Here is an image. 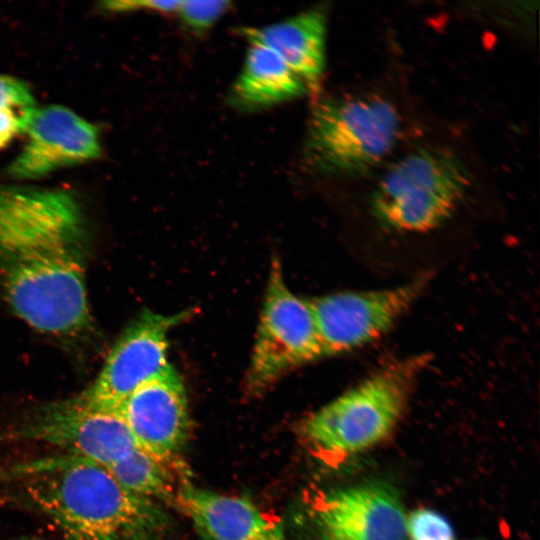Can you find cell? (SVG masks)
I'll use <instances>...</instances> for the list:
<instances>
[{
  "label": "cell",
  "mask_w": 540,
  "mask_h": 540,
  "mask_svg": "<svg viewBox=\"0 0 540 540\" xmlns=\"http://www.w3.org/2000/svg\"><path fill=\"white\" fill-rule=\"evenodd\" d=\"M229 5V2L222 0L181 1L176 13L191 30L201 33L217 22Z\"/></svg>",
  "instance_id": "obj_17"
},
{
  "label": "cell",
  "mask_w": 540,
  "mask_h": 540,
  "mask_svg": "<svg viewBox=\"0 0 540 540\" xmlns=\"http://www.w3.org/2000/svg\"><path fill=\"white\" fill-rule=\"evenodd\" d=\"M470 186L468 169L453 152L419 148L383 174L372 193V214L391 230L428 232L452 216Z\"/></svg>",
  "instance_id": "obj_4"
},
{
  "label": "cell",
  "mask_w": 540,
  "mask_h": 540,
  "mask_svg": "<svg viewBox=\"0 0 540 540\" xmlns=\"http://www.w3.org/2000/svg\"><path fill=\"white\" fill-rule=\"evenodd\" d=\"M399 129L398 112L382 98L322 100L309 121L308 159L325 173L361 175L387 156Z\"/></svg>",
  "instance_id": "obj_5"
},
{
  "label": "cell",
  "mask_w": 540,
  "mask_h": 540,
  "mask_svg": "<svg viewBox=\"0 0 540 540\" xmlns=\"http://www.w3.org/2000/svg\"><path fill=\"white\" fill-rule=\"evenodd\" d=\"M23 540H34V539H23Z\"/></svg>",
  "instance_id": "obj_22"
},
{
  "label": "cell",
  "mask_w": 540,
  "mask_h": 540,
  "mask_svg": "<svg viewBox=\"0 0 540 540\" xmlns=\"http://www.w3.org/2000/svg\"><path fill=\"white\" fill-rule=\"evenodd\" d=\"M15 434L106 467L139 447L119 410L94 405L81 394L36 408Z\"/></svg>",
  "instance_id": "obj_7"
},
{
  "label": "cell",
  "mask_w": 540,
  "mask_h": 540,
  "mask_svg": "<svg viewBox=\"0 0 540 540\" xmlns=\"http://www.w3.org/2000/svg\"><path fill=\"white\" fill-rule=\"evenodd\" d=\"M89 250L74 192L0 183V288L26 324L57 337L90 327Z\"/></svg>",
  "instance_id": "obj_1"
},
{
  "label": "cell",
  "mask_w": 540,
  "mask_h": 540,
  "mask_svg": "<svg viewBox=\"0 0 540 540\" xmlns=\"http://www.w3.org/2000/svg\"><path fill=\"white\" fill-rule=\"evenodd\" d=\"M428 280L419 276L391 288L344 291L309 300L324 357L380 338L416 301Z\"/></svg>",
  "instance_id": "obj_8"
},
{
  "label": "cell",
  "mask_w": 540,
  "mask_h": 540,
  "mask_svg": "<svg viewBox=\"0 0 540 540\" xmlns=\"http://www.w3.org/2000/svg\"><path fill=\"white\" fill-rule=\"evenodd\" d=\"M181 1H156V0H117L105 1L101 4L102 9L110 12H128L135 10H148L159 13H176Z\"/></svg>",
  "instance_id": "obj_20"
},
{
  "label": "cell",
  "mask_w": 540,
  "mask_h": 540,
  "mask_svg": "<svg viewBox=\"0 0 540 540\" xmlns=\"http://www.w3.org/2000/svg\"><path fill=\"white\" fill-rule=\"evenodd\" d=\"M137 447L107 467L113 477L129 492L151 500H179L181 491L170 469V463Z\"/></svg>",
  "instance_id": "obj_16"
},
{
  "label": "cell",
  "mask_w": 540,
  "mask_h": 540,
  "mask_svg": "<svg viewBox=\"0 0 540 540\" xmlns=\"http://www.w3.org/2000/svg\"><path fill=\"white\" fill-rule=\"evenodd\" d=\"M35 107L33 94L24 81L0 74V110L19 109L26 113Z\"/></svg>",
  "instance_id": "obj_19"
},
{
  "label": "cell",
  "mask_w": 540,
  "mask_h": 540,
  "mask_svg": "<svg viewBox=\"0 0 540 540\" xmlns=\"http://www.w3.org/2000/svg\"><path fill=\"white\" fill-rule=\"evenodd\" d=\"M321 540H406L407 517L388 485L363 483L324 494L315 506Z\"/></svg>",
  "instance_id": "obj_11"
},
{
  "label": "cell",
  "mask_w": 540,
  "mask_h": 540,
  "mask_svg": "<svg viewBox=\"0 0 540 540\" xmlns=\"http://www.w3.org/2000/svg\"><path fill=\"white\" fill-rule=\"evenodd\" d=\"M27 141L6 173L18 180L38 179L101 156L98 128L62 105L21 113Z\"/></svg>",
  "instance_id": "obj_10"
},
{
  "label": "cell",
  "mask_w": 540,
  "mask_h": 540,
  "mask_svg": "<svg viewBox=\"0 0 540 540\" xmlns=\"http://www.w3.org/2000/svg\"><path fill=\"white\" fill-rule=\"evenodd\" d=\"M407 536L411 540H455L450 523L429 509L417 510L407 518Z\"/></svg>",
  "instance_id": "obj_18"
},
{
  "label": "cell",
  "mask_w": 540,
  "mask_h": 540,
  "mask_svg": "<svg viewBox=\"0 0 540 540\" xmlns=\"http://www.w3.org/2000/svg\"><path fill=\"white\" fill-rule=\"evenodd\" d=\"M24 120L22 114L13 110H0V149L6 147L19 133H23Z\"/></svg>",
  "instance_id": "obj_21"
},
{
  "label": "cell",
  "mask_w": 540,
  "mask_h": 540,
  "mask_svg": "<svg viewBox=\"0 0 540 540\" xmlns=\"http://www.w3.org/2000/svg\"><path fill=\"white\" fill-rule=\"evenodd\" d=\"M430 361L427 354L395 360L313 413L304 434L320 453L342 457L384 440L399 422Z\"/></svg>",
  "instance_id": "obj_3"
},
{
  "label": "cell",
  "mask_w": 540,
  "mask_h": 540,
  "mask_svg": "<svg viewBox=\"0 0 540 540\" xmlns=\"http://www.w3.org/2000/svg\"><path fill=\"white\" fill-rule=\"evenodd\" d=\"M307 90L303 80L278 55L251 44L232 96L242 107L265 108L299 98Z\"/></svg>",
  "instance_id": "obj_15"
},
{
  "label": "cell",
  "mask_w": 540,
  "mask_h": 540,
  "mask_svg": "<svg viewBox=\"0 0 540 540\" xmlns=\"http://www.w3.org/2000/svg\"><path fill=\"white\" fill-rule=\"evenodd\" d=\"M179 502L199 540H286L282 525L245 497L186 484Z\"/></svg>",
  "instance_id": "obj_13"
},
{
  "label": "cell",
  "mask_w": 540,
  "mask_h": 540,
  "mask_svg": "<svg viewBox=\"0 0 540 540\" xmlns=\"http://www.w3.org/2000/svg\"><path fill=\"white\" fill-rule=\"evenodd\" d=\"M322 357L310 302L288 289L273 257L246 387L260 393L291 369Z\"/></svg>",
  "instance_id": "obj_6"
},
{
  "label": "cell",
  "mask_w": 540,
  "mask_h": 540,
  "mask_svg": "<svg viewBox=\"0 0 540 540\" xmlns=\"http://www.w3.org/2000/svg\"><path fill=\"white\" fill-rule=\"evenodd\" d=\"M118 410L140 448L173 461L187 439L189 414L184 385L171 365L138 387Z\"/></svg>",
  "instance_id": "obj_12"
},
{
  "label": "cell",
  "mask_w": 540,
  "mask_h": 540,
  "mask_svg": "<svg viewBox=\"0 0 540 540\" xmlns=\"http://www.w3.org/2000/svg\"><path fill=\"white\" fill-rule=\"evenodd\" d=\"M250 44L263 46L278 55L314 90L323 75L326 50V16L307 10L283 21L241 30Z\"/></svg>",
  "instance_id": "obj_14"
},
{
  "label": "cell",
  "mask_w": 540,
  "mask_h": 540,
  "mask_svg": "<svg viewBox=\"0 0 540 540\" xmlns=\"http://www.w3.org/2000/svg\"><path fill=\"white\" fill-rule=\"evenodd\" d=\"M189 314V311L174 315L142 312L124 329L97 378L80 394L94 405L118 410L138 387L170 366L168 333Z\"/></svg>",
  "instance_id": "obj_9"
},
{
  "label": "cell",
  "mask_w": 540,
  "mask_h": 540,
  "mask_svg": "<svg viewBox=\"0 0 540 540\" xmlns=\"http://www.w3.org/2000/svg\"><path fill=\"white\" fill-rule=\"evenodd\" d=\"M24 496L64 540H163L170 522L151 500L125 489L106 466L61 454L10 471Z\"/></svg>",
  "instance_id": "obj_2"
}]
</instances>
